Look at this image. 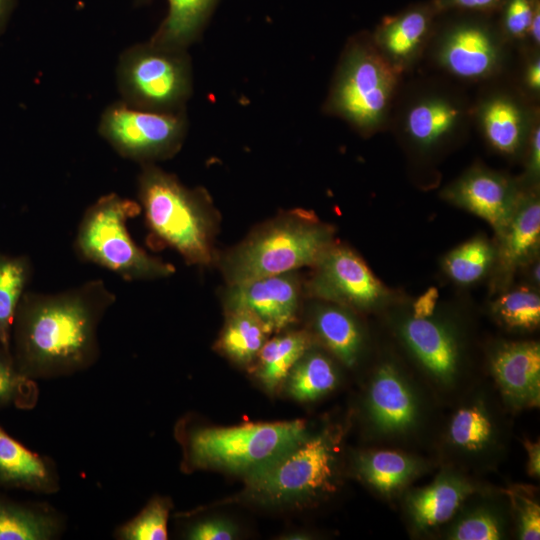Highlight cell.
<instances>
[{"label":"cell","mask_w":540,"mask_h":540,"mask_svg":"<svg viewBox=\"0 0 540 540\" xmlns=\"http://www.w3.org/2000/svg\"><path fill=\"white\" fill-rule=\"evenodd\" d=\"M115 301L99 279L58 293L26 291L11 332L16 368L35 381L90 368L100 355L99 324Z\"/></svg>","instance_id":"1"},{"label":"cell","mask_w":540,"mask_h":540,"mask_svg":"<svg viewBox=\"0 0 540 540\" xmlns=\"http://www.w3.org/2000/svg\"><path fill=\"white\" fill-rule=\"evenodd\" d=\"M334 244L333 229L303 211L256 232L225 260L232 285L314 266Z\"/></svg>","instance_id":"2"},{"label":"cell","mask_w":540,"mask_h":540,"mask_svg":"<svg viewBox=\"0 0 540 540\" xmlns=\"http://www.w3.org/2000/svg\"><path fill=\"white\" fill-rule=\"evenodd\" d=\"M140 211L138 203L117 194L99 198L85 211L78 225L74 242L77 255L124 280L171 275L175 270L172 265L149 255L129 234L127 223Z\"/></svg>","instance_id":"3"},{"label":"cell","mask_w":540,"mask_h":540,"mask_svg":"<svg viewBox=\"0 0 540 540\" xmlns=\"http://www.w3.org/2000/svg\"><path fill=\"white\" fill-rule=\"evenodd\" d=\"M139 198L152 232L192 264L211 260L212 219L205 200L174 176L146 168L139 181Z\"/></svg>","instance_id":"4"},{"label":"cell","mask_w":540,"mask_h":540,"mask_svg":"<svg viewBox=\"0 0 540 540\" xmlns=\"http://www.w3.org/2000/svg\"><path fill=\"white\" fill-rule=\"evenodd\" d=\"M307 437L302 420L197 428L184 436L186 463L247 474Z\"/></svg>","instance_id":"5"},{"label":"cell","mask_w":540,"mask_h":540,"mask_svg":"<svg viewBox=\"0 0 540 540\" xmlns=\"http://www.w3.org/2000/svg\"><path fill=\"white\" fill-rule=\"evenodd\" d=\"M399 74L373 41L355 40L343 53L326 108L361 133L376 132L389 116Z\"/></svg>","instance_id":"6"},{"label":"cell","mask_w":540,"mask_h":540,"mask_svg":"<svg viewBox=\"0 0 540 540\" xmlns=\"http://www.w3.org/2000/svg\"><path fill=\"white\" fill-rule=\"evenodd\" d=\"M340 436L326 429L246 474L247 492L266 502H289L335 490Z\"/></svg>","instance_id":"7"},{"label":"cell","mask_w":540,"mask_h":540,"mask_svg":"<svg viewBox=\"0 0 540 540\" xmlns=\"http://www.w3.org/2000/svg\"><path fill=\"white\" fill-rule=\"evenodd\" d=\"M309 294L340 306L362 310L385 304L390 292L351 249L333 244L314 265Z\"/></svg>","instance_id":"8"},{"label":"cell","mask_w":540,"mask_h":540,"mask_svg":"<svg viewBox=\"0 0 540 540\" xmlns=\"http://www.w3.org/2000/svg\"><path fill=\"white\" fill-rule=\"evenodd\" d=\"M466 120L467 109L462 100L445 91L427 90L406 103L399 126L410 144L429 151L456 136Z\"/></svg>","instance_id":"9"},{"label":"cell","mask_w":540,"mask_h":540,"mask_svg":"<svg viewBox=\"0 0 540 540\" xmlns=\"http://www.w3.org/2000/svg\"><path fill=\"white\" fill-rule=\"evenodd\" d=\"M520 195L513 180L483 167L471 168L442 193L450 203L484 219L496 236L509 222Z\"/></svg>","instance_id":"10"},{"label":"cell","mask_w":540,"mask_h":540,"mask_svg":"<svg viewBox=\"0 0 540 540\" xmlns=\"http://www.w3.org/2000/svg\"><path fill=\"white\" fill-rule=\"evenodd\" d=\"M366 409L373 428L383 436L407 434L420 420V402L413 386L390 362L381 364L373 374Z\"/></svg>","instance_id":"11"},{"label":"cell","mask_w":540,"mask_h":540,"mask_svg":"<svg viewBox=\"0 0 540 540\" xmlns=\"http://www.w3.org/2000/svg\"><path fill=\"white\" fill-rule=\"evenodd\" d=\"M105 130L122 153L149 158L165 155L176 147L182 122L172 115L116 108L107 116Z\"/></svg>","instance_id":"12"},{"label":"cell","mask_w":540,"mask_h":540,"mask_svg":"<svg viewBox=\"0 0 540 540\" xmlns=\"http://www.w3.org/2000/svg\"><path fill=\"white\" fill-rule=\"evenodd\" d=\"M402 341L438 384H454L460 369V345L454 330L431 316H409L399 325Z\"/></svg>","instance_id":"13"},{"label":"cell","mask_w":540,"mask_h":540,"mask_svg":"<svg viewBox=\"0 0 540 540\" xmlns=\"http://www.w3.org/2000/svg\"><path fill=\"white\" fill-rule=\"evenodd\" d=\"M439 64L462 79L492 75L501 62V45L494 34L478 24H462L448 31L437 45Z\"/></svg>","instance_id":"14"},{"label":"cell","mask_w":540,"mask_h":540,"mask_svg":"<svg viewBox=\"0 0 540 540\" xmlns=\"http://www.w3.org/2000/svg\"><path fill=\"white\" fill-rule=\"evenodd\" d=\"M490 369L506 402L513 408L538 407L540 345L535 341L504 342L490 356Z\"/></svg>","instance_id":"15"},{"label":"cell","mask_w":540,"mask_h":540,"mask_svg":"<svg viewBox=\"0 0 540 540\" xmlns=\"http://www.w3.org/2000/svg\"><path fill=\"white\" fill-rule=\"evenodd\" d=\"M230 307L252 311L270 332L294 321L298 307V285L289 273L232 285Z\"/></svg>","instance_id":"16"},{"label":"cell","mask_w":540,"mask_h":540,"mask_svg":"<svg viewBox=\"0 0 540 540\" xmlns=\"http://www.w3.org/2000/svg\"><path fill=\"white\" fill-rule=\"evenodd\" d=\"M0 488L54 494L60 477L54 461L31 451L0 425Z\"/></svg>","instance_id":"17"},{"label":"cell","mask_w":540,"mask_h":540,"mask_svg":"<svg viewBox=\"0 0 540 540\" xmlns=\"http://www.w3.org/2000/svg\"><path fill=\"white\" fill-rule=\"evenodd\" d=\"M495 261L503 279L532 261L540 246V201L535 192H521L517 206L497 235Z\"/></svg>","instance_id":"18"},{"label":"cell","mask_w":540,"mask_h":540,"mask_svg":"<svg viewBox=\"0 0 540 540\" xmlns=\"http://www.w3.org/2000/svg\"><path fill=\"white\" fill-rule=\"evenodd\" d=\"M128 79L133 91L145 102L168 106L178 102L188 90V75L180 59L155 51L136 55Z\"/></svg>","instance_id":"19"},{"label":"cell","mask_w":540,"mask_h":540,"mask_svg":"<svg viewBox=\"0 0 540 540\" xmlns=\"http://www.w3.org/2000/svg\"><path fill=\"white\" fill-rule=\"evenodd\" d=\"M474 490L473 484L461 475L440 473L433 482L407 495V512L413 526L427 531L447 522Z\"/></svg>","instance_id":"20"},{"label":"cell","mask_w":540,"mask_h":540,"mask_svg":"<svg viewBox=\"0 0 540 540\" xmlns=\"http://www.w3.org/2000/svg\"><path fill=\"white\" fill-rule=\"evenodd\" d=\"M479 124L487 142L507 156L520 153L532 129L526 108L506 93H494L479 107Z\"/></svg>","instance_id":"21"},{"label":"cell","mask_w":540,"mask_h":540,"mask_svg":"<svg viewBox=\"0 0 540 540\" xmlns=\"http://www.w3.org/2000/svg\"><path fill=\"white\" fill-rule=\"evenodd\" d=\"M430 29V17L422 9H413L385 20L373 43L399 73L420 55Z\"/></svg>","instance_id":"22"},{"label":"cell","mask_w":540,"mask_h":540,"mask_svg":"<svg viewBox=\"0 0 540 540\" xmlns=\"http://www.w3.org/2000/svg\"><path fill=\"white\" fill-rule=\"evenodd\" d=\"M64 529L62 515L52 506L18 502L0 493V540H53Z\"/></svg>","instance_id":"23"},{"label":"cell","mask_w":540,"mask_h":540,"mask_svg":"<svg viewBox=\"0 0 540 540\" xmlns=\"http://www.w3.org/2000/svg\"><path fill=\"white\" fill-rule=\"evenodd\" d=\"M424 468L423 462L406 453L373 450L357 458L360 476L377 492L390 496L410 483Z\"/></svg>","instance_id":"24"},{"label":"cell","mask_w":540,"mask_h":540,"mask_svg":"<svg viewBox=\"0 0 540 540\" xmlns=\"http://www.w3.org/2000/svg\"><path fill=\"white\" fill-rule=\"evenodd\" d=\"M314 327L323 343L347 366L357 361L362 334L353 316L340 305H322L314 313Z\"/></svg>","instance_id":"25"},{"label":"cell","mask_w":540,"mask_h":540,"mask_svg":"<svg viewBox=\"0 0 540 540\" xmlns=\"http://www.w3.org/2000/svg\"><path fill=\"white\" fill-rule=\"evenodd\" d=\"M31 273L29 257L0 252V348L11 356L13 321Z\"/></svg>","instance_id":"26"},{"label":"cell","mask_w":540,"mask_h":540,"mask_svg":"<svg viewBox=\"0 0 540 540\" xmlns=\"http://www.w3.org/2000/svg\"><path fill=\"white\" fill-rule=\"evenodd\" d=\"M310 346L311 337L303 331L287 333L265 342L258 353V377L269 390L274 389Z\"/></svg>","instance_id":"27"},{"label":"cell","mask_w":540,"mask_h":540,"mask_svg":"<svg viewBox=\"0 0 540 540\" xmlns=\"http://www.w3.org/2000/svg\"><path fill=\"white\" fill-rule=\"evenodd\" d=\"M270 333L265 324L249 309L230 307V316L219 345L229 357L248 363L258 356Z\"/></svg>","instance_id":"28"},{"label":"cell","mask_w":540,"mask_h":540,"mask_svg":"<svg viewBox=\"0 0 540 540\" xmlns=\"http://www.w3.org/2000/svg\"><path fill=\"white\" fill-rule=\"evenodd\" d=\"M449 442L467 453L488 448L494 438V424L481 401L461 406L451 417L448 426Z\"/></svg>","instance_id":"29"},{"label":"cell","mask_w":540,"mask_h":540,"mask_svg":"<svg viewBox=\"0 0 540 540\" xmlns=\"http://www.w3.org/2000/svg\"><path fill=\"white\" fill-rule=\"evenodd\" d=\"M288 391L299 401H313L333 390L338 375L323 354L305 353L288 374Z\"/></svg>","instance_id":"30"},{"label":"cell","mask_w":540,"mask_h":540,"mask_svg":"<svg viewBox=\"0 0 540 540\" xmlns=\"http://www.w3.org/2000/svg\"><path fill=\"white\" fill-rule=\"evenodd\" d=\"M496 249L484 237H475L451 250L443 269L456 283L472 284L481 279L495 261Z\"/></svg>","instance_id":"31"},{"label":"cell","mask_w":540,"mask_h":540,"mask_svg":"<svg viewBox=\"0 0 540 540\" xmlns=\"http://www.w3.org/2000/svg\"><path fill=\"white\" fill-rule=\"evenodd\" d=\"M217 0H168L169 13L160 33V41L180 46L191 41L203 27Z\"/></svg>","instance_id":"32"},{"label":"cell","mask_w":540,"mask_h":540,"mask_svg":"<svg viewBox=\"0 0 540 540\" xmlns=\"http://www.w3.org/2000/svg\"><path fill=\"white\" fill-rule=\"evenodd\" d=\"M492 312L509 329L535 330L540 324V296L532 288L518 287L501 294L493 302Z\"/></svg>","instance_id":"33"},{"label":"cell","mask_w":540,"mask_h":540,"mask_svg":"<svg viewBox=\"0 0 540 540\" xmlns=\"http://www.w3.org/2000/svg\"><path fill=\"white\" fill-rule=\"evenodd\" d=\"M168 498L155 496L133 518L119 525L113 536L118 540H166L171 510Z\"/></svg>","instance_id":"34"},{"label":"cell","mask_w":540,"mask_h":540,"mask_svg":"<svg viewBox=\"0 0 540 540\" xmlns=\"http://www.w3.org/2000/svg\"><path fill=\"white\" fill-rule=\"evenodd\" d=\"M38 398L36 381L24 376L16 368L12 356L0 348V409L9 406L31 409Z\"/></svg>","instance_id":"35"},{"label":"cell","mask_w":540,"mask_h":540,"mask_svg":"<svg viewBox=\"0 0 540 540\" xmlns=\"http://www.w3.org/2000/svg\"><path fill=\"white\" fill-rule=\"evenodd\" d=\"M503 537L501 518L487 507H478L462 515L448 534L453 540H499Z\"/></svg>","instance_id":"36"},{"label":"cell","mask_w":540,"mask_h":540,"mask_svg":"<svg viewBox=\"0 0 540 540\" xmlns=\"http://www.w3.org/2000/svg\"><path fill=\"white\" fill-rule=\"evenodd\" d=\"M518 523V536L522 540L540 538V506L527 489L522 486L507 490Z\"/></svg>","instance_id":"37"},{"label":"cell","mask_w":540,"mask_h":540,"mask_svg":"<svg viewBox=\"0 0 540 540\" xmlns=\"http://www.w3.org/2000/svg\"><path fill=\"white\" fill-rule=\"evenodd\" d=\"M535 12L531 0H508L503 18L505 33L514 39L527 36Z\"/></svg>","instance_id":"38"},{"label":"cell","mask_w":540,"mask_h":540,"mask_svg":"<svg viewBox=\"0 0 540 540\" xmlns=\"http://www.w3.org/2000/svg\"><path fill=\"white\" fill-rule=\"evenodd\" d=\"M236 535L232 523L222 519H209L189 526L185 536L190 540H230Z\"/></svg>","instance_id":"39"},{"label":"cell","mask_w":540,"mask_h":540,"mask_svg":"<svg viewBox=\"0 0 540 540\" xmlns=\"http://www.w3.org/2000/svg\"><path fill=\"white\" fill-rule=\"evenodd\" d=\"M529 159L528 176L536 181L540 170V129L539 124L534 123L529 135Z\"/></svg>","instance_id":"40"},{"label":"cell","mask_w":540,"mask_h":540,"mask_svg":"<svg viewBox=\"0 0 540 540\" xmlns=\"http://www.w3.org/2000/svg\"><path fill=\"white\" fill-rule=\"evenodd\" d=\"M524 448L527 452V472L531 477L539 478L540 475V443L530 440L524 441Z\"/></svg>","instance_id":"41"},{"label":"cell","mask_w":540,"mask_h":540,"mask_svg":"<svg viewBox=\"0 0 540 540\" xmlns=\"http://www.w3.org/2000/svg\"><path fill=\"white\" fill-rule=\"evenodd\" d=\"M525 84L533 93H539L540 89V62L539 58L534 56L530 60L525 71Z\"/></svg>","instance_id":"42"},{"label":"cell","mask_w":540,"mask_h":540,"mask_svg":"<svg viewBox=\"0 0 540 540\" xmlns=\"http://www.w3.org/2000/svg\"><path fill=\"white\" fill-rule=\"evenodd\" d=\"M501 0H443L447 6H456L466 9L486 10L495 7Z\"/></svg>","instance_id":"43"},{"label":"cell","mask_w":540,"mask_h":540,"mask_svg":"<svg viewBox=\"0 0 540 540\" xmlns=\"http://www.w3.org/2000/svg\"><path fill=\"white\" fill-rule=\"evenodd\" d=\"M539 20H540V17H539V9L537 8L534 16H533V19H532V22H531V25H530V29H529V33H528V36H530V38L532 39L534 45H539V39H540V35H539Z\"/></svg>","instance_id":"44"},{"label":"cell","mask_w":540,"mask_h":540,"mask_svg":"<svg viewBox=\"0 0 540 540\" xmlns=\"http://www.w3.org/2000/svg\"><path fill=\"white\" fill-rule=\"evenodd\" d=\"M12 5V0H0V26L5 21Z\"/></svg>","instance_id":"45"},{"label":"cell","mask_w":540,"mask_h":540,"mask_svg":"<svg viewBox=\"0 0 540 540\" xmlns=\"http://www.w3.org/2000/svg\"><path fill=\"white\" fill-rule=\"evenodd\" d=\"M532 279L533 281L537 284L539 283V262L537 261V263H535L533 269H532Z\"/></svg>","instance_id":"46"}]
</instances>
